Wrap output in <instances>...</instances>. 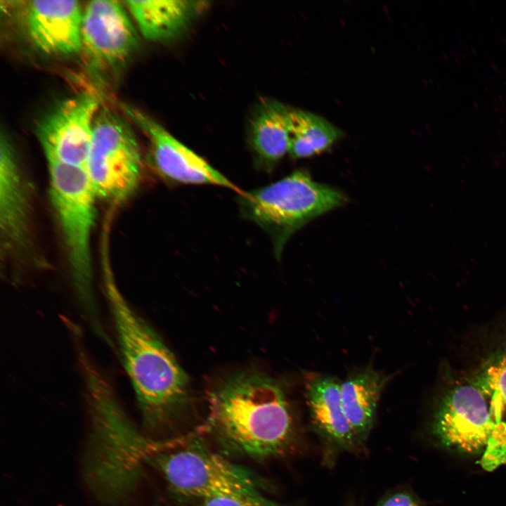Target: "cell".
<instances>
[{
  "instance_id": "52a82bcc",
  "label": "cell",
  "mask_w": 506,
  "mask_h": 506,
  "mask_svg": "<svg viewBox=\"0 0 506 506\" xmlns=\"http://www.w3.org/2000/svg\"><path fill=\"white\" fill-rule=\"evenodd\" d=\"M1 258L14 270L40 264L34 228L32 190L10 140H0Z\"/></svg>"
},
{
  "instance_id": "7c38bea8",
  "label": "cell",
  "mask_w": 506,
  "mask_h": 506,
  "mask_svg": "<svg viewBox=\"0 0 506 506\" xmlns=\"http://www.w3.org/2000/svg\"><path fill=\"white\" fill-rule=\"evenodd\" d=\"M136 31L124 6L117 1H89L83 12L82 49L93 64L117 66L138 46Z\"/></svg>"
},
{
  "instance_id": "8fae6325",
  "label": "cell",
  "mask_w": 506,
  "mask_h": 506,
  "mask_svg": "<svg viewBox=\"0 0 506 506\" xmlns=\"http://www.w3.org/2000/svg\"><path fill=\"white\" fill-rule=\"evenodd\" d=\"M122 108L147 136L150 162L160 177L176 183L221 186L238 195L243 191L149 115L130 105Z\"/></svg>"
},
{
  "instance_id": "5bb4252c",
  "label": "cell",
  "mask_w": 506,
  "mask_h": 506,
  "mask_svg": "<svg viewBox=\"0 0 506 506\" xmlns=\"http://www.w3.org/2000/svg\"><path fill=\"white\" fill-rule=\"evenodd\" d=\"M83 12L78 1H32L25 5V24L40 51L49 55H72L82 50Z\"/></svg>"
},
{
  "instance_id": "3957f363",
  "label": "cell",
  "mask_w": 506,
  "mask_h": 506,
  "mask_svg": "<svg viewBox=\"0 0 506 506\" xmlns=\"http://www.w3.org/2000/svg\"><path fill=\"white\" fill-rule=\"evenodd\" d=\"M104 285L118 349L145 422L164 423L189 400L186 372L153 327L127 303L106 268Z\"/></svg>"
},
{
  "instance_id": "6da1fadb",
  "label": "cell",
  "mask_w": 506,
  "mask_h": 506,
  "mask_svg": "<svg viewBox=\"0 0 506 506\" xmlns=\"http://www.w3.org/2000/svg\"><path fill=\"white\" fill-rule=\"evenodd\" d=\"M74 346L91 426L89 479L101 499L113 502L126 496L134 487L143 461L177 442L159 443L143 437L129 420L82 339L75 341Z\"/></svg>"
},
{
  "instance_id": "9a60e30c",
  "label": "cell",
  "mask_w": 506,
  "mask_h": 506,
  "mask_svg": "<svg viewBox=\"0 0 506 506\" xmlns=\"http://www.w3.org/2000/svg\"><path fill=\"white\" fill-rule=\"evenodd\" d=\"M391 378L392 375L368 367L351 372L341 382V400L344 414L364 449L374 424L381 394Z\"/></svg>"
},
{
  "instance_id": "4fadbf2b",
  "label": "cell",
  "mask_w": 506,
  "mask_h": 506,
  "mask_svg": "<svg viewBox=\"0 0 506 506\" xmlns=\"http://www.w3.org/2000/svg\"><path fill=\"white\" fill-rule=\"evenodd\" d=\"M341 382L336 377L316 374L306 383L305 395L311 425L321 440L324 462L331 465L341 453H361L358 443L344 414Z\"/></svg>"
},
{
  "instance_id": "d6986e66",
  "label": "cell",
  "mask_w": 506,
  "mask_h": 506,
  "mask_svg": "<svg viewBox=\"0 0 506 506\" xmlns=\"http://www.w3.org/2000/svg\"><path fill=\"white\" fill-rule=\"evenodd\" d=\"M486 398L491 412L497 422H501L506 412V352L486 365L475 382Z\"/></svg>"
},
{
  "instance_id": "603a6c76",
  "label": "cell",
  "mask_w": 506,
  "mask_h": 506,
  "mask_svg": "<svg viewBox=\"0 0 506 506\" xmlns=\"http://www.w3.org/2000/svg\"><path fill=\"white\" fill-rule=\"evenodd\" d=\"M347 506H356V505H353V504H349V505H347Z\"/></svg>"
},
{
  "instance_id": "30bf717a",
  "label": "cell",
  "mask_w": 506,
  "mask_h": 506,
  "mask_svg": "<svg viewBox=\"0 0 506 506\" xmlns=\"http://www.w3.org/2000/svg\"><path fill=\"white\" fill-rule=\"evenodd\" d=\"M98 99L84 93L67 98L43 118L37 135L46 160L86 168Z\"/></svg>"
},
{
  "instance_id": "ffe728a7",
  "label": "cell",
  "mask_w": 506,
  "mask_h": 506,
  "mask_svg": "<svg viewBox=\"0 0 506 506\" xmlns=\"http://www.w3.org/2000/svg\"><path fill=\"white\" fill-rule=\"evenodd\" d=\"M506 462V423L501 421L491 434L481 460L482 467L492 471Z\"/></svg>"
},
{
  "instance_id": "8992f818",
  "label": "cell",
  "mask_w": 506,
  "mask_h": 506,
  "mask_svg": "<svg viewBox=\"0 0 506 506\" xmlns=\"http://www.w3.org/2000/svg\"><path fill=\"white\" fill-rule=\"evenodd\" d=\"M86 170L97 197L123 203L138 188L143 172L139 145L129 125L109 109L99 110Z\"/></svg>"
},
{
  "instance_id": "9c48e42d",
  "label": "cell",
  "mask_w": 506,
  "mask_h": 506,
  "mask_svg": "<svg viewBox=\"0 0 506 506\" xmlns=\"http://www.w3.org/2000/svg\"><path fill=\"white\" fill-rule=\"evenodd\" d=\"M499 422L478 387L461 385L443 400L434 415L432 433L441 444L451 450L476 455L486 448Z\"/></svg>"
},
{
  "instance_id": "ac0fdd59",
  "label": "cell",
  "mask_w": 506,
  "mask_h": 506,
  "mask_svg": "<svg viewBox=\"0 0 506 506\" xmlns=\"http://www.w3.org/2000/svg\"><path fill=\"white\" fill-rule=\"evenodd\" d=\"M289 155L293 159L310 157L330 148L344 135L337 126L312 112L288 108Z\"/></svg>"
},
{
  "instance_id": "2e32d148",
  "label": "cell",
  "mask_w": 506,
  "mask_h": 506,
  "mask_svg": "<svg viewBox=\"0 0 506 506\" xmlns=\"http://www.w3.org/2000/svg\"><path fill=\"white\" fill-rule=\"evenodd\" d=\"M197 1H126V6L145 38L163 41L179 36L205 7Z\"/></svg>"
},
{
  "instance_id": "5b68a950",
  "label": "cell",
  "mask_w": 506,
  "mask_h": 506,
  "mask_svg": "<svg viewBox=\"0 0 506 506\" xmlns=\"http://www.w3.org/2000/svg\"><path fill=\"white\" fill-rule=\"evenodd\" d=\"M346 201L343 192L316 181L304 169L238 197L242 215L268 234L278 259L294 233Z\"/></svg>"
},
{
  "instance_id": "ba28073f",
  "label": "cell",
  "mask_w": 506,
  "mask_h": 506,
  "mask_svg": "<svg viewBox=\"0 0 506 506\" xmlns=\"http://www.w3.org/2000/svg\"><path fill=\"white\" fill-rule=\"evenodd\" d=\"M150 461L177 493L202 500L260 493L257 480L245 468L211 451L188 448L153 455Z\"/></svg>"
},
{
  "instance_id": "e0dca14e",
  "label": "cell",
  "mask_w": 506,
  "mask_h": 506,
  "mask_svg": "<svg viewBox=\"0 0 506 506\" xmlns=\"http://www.w3.org/2000/svg\"><path fill=\"white\" fill-rule=\"evenodd\" d=\"M288 108L273 100H264L250 124L249 144L257 167L271 172L289 153Z\"/></svg>"
},
{
  "instance_id": "277c9868",
  "label": "cell",
  "mask_w": 506,
  "mask_h": 506,
  "mask_svg": "<svg viewBox=\"0 0 506 506\" xmlns=\"http://www.w3.org/2000/svg\"><path fill=\"white\" fill-rule=\"evenodd\" d=\"M49 193L62 235L73 287L90 325L105 334L95 299L91 238L98 198L84 167L47 160Z\"/></svg>"
},
{
  "instance_id": "44dd1931",
  "label": "cell",
  "mask_w": 506,
  "mask_h": 506,
  "mask_svg": "<svg viewBox=\"0 0 506 506\" xmlns=\"http://www.w3.org/2000/svg\"><path fill=\"white\" fill-rule=\"evenodd\" d=\"M202 506H285L260 493L240 496L217 497L202 500Z\"/></svg>"
},
{
  "instance_id": "7a4b0ae2",
  "label": "cell",
  "mask_w": 506,
  "mask_h": 506,
  "mask_svg": "<svg viewBox=\"0 0 506 506\" xmlns=\"http://www.w3.org/2000/svg\"><path fill=\"white\" fill-rule=\"evenodd\" d=\"M209 424L225 443L254 458L282 454L296 439V425L280 384L264 372L231 375L209 393Z\"/></svg>"
},
{
  "instance_id": "7402d4cb",
  "label": "cell",
  "mask_w": 506,
  "mask_h": 506,
  "mask_svg": "<svg viewBox=\"0 0 506 506\" xmlns=\"http://www.w3.org/2000/svg\"><path fill=\"white\" fill-rule=\"evenodd\" d=\"M377 506H422V505L410 491L398 488L384 495Z\"/></svg>"
}]
</instances>
